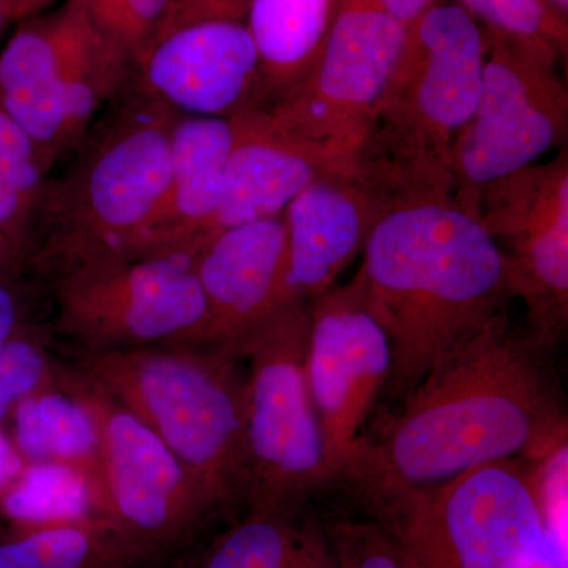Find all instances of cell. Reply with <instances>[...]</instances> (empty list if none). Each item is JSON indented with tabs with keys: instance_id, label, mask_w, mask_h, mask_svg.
Here are the masks:
<instances>
[{
	"instance_id": "25",
	"label": "cell",
	"mask_w": 568,
	"mask_h": 568,
	"mask_svg": "<svg viewBox=\"0 0 568 568\" xmlns=\"http://www.w3.org/2000/svg\"><path fill=\"white\" fill-rule=\"evenodd\" d=\"M484 31L511 39L540 41L567 58L568 24L548 0H458Z\"/></svg>"
},
{
	"instance_id": "14",
	"label": "cell",
	"mask_w": 568,
	"mask_h": 568,
	"mask_svg": "<svg viewBox=\"0 0 568 568\" xmlns=\"http://www.w3.org/2000/svg\"><path fill=\"white\" fill-rule=\"evenodd\" d=\"M134 67L144 91L182 115L231 118L253 104L260 82V54L245 21L171 29Z\"/></svg>"
},
{
	"instance_id": "4",
	"label": "cell",
	"mask_w": 568,
	"mask_h": 568,
	"mask_svg": "<svg viewBox=\"0 0 568 568\" xmlns=\"http://www.w3.org/2000/svg\"><path fill=\"white\" fill-rule=\"evenodd\" d=\"M82 379L170 448L222 514L244 506V368L234 351L152 346L84 353Z\"/></svg>"
},
{
	"instance_id": "19",
	"label": "cell",
	"mask_w": 568,
	"mask_h": 568,
	"mask_svg": "<svg viewBox=\"0 0 568 568\" xmlns=\"http://www.w3.org/2000/svg\"><path fill=\"white\" fill-rule=\"evenodd\" d=\"M233 142V119L178 114L166 200L140 256L182 254L193 260L200 252L219 211Z\"/></svg>"
},
{
	"instance_id": "13",
	"label": "cell",
	"mask_w": 568,
	"mask_h": 568,
	"mask_svg": "<svg viewBox=\"0 0 568 568\" xmlns=\"http://www.w3.org/2000/svg\"><path fill=\"white\" fill-rule=\"evenodd\" d=\"M305 372L335 481L387 387L392 347L357 280L310 302Z\"/></svg>"
},
{
	"instance_id": "1",
	"label": "cell",
	"mask_w": 568,
	"mask_h": 568,
	"mask_svg": "<svg viewBox=\"0 0 568 568\" xmlns=\"http://www.w3.org/2000/svg\"><path fill=\"white\" fill-rule=\"evenodd\" d=\"M547 353L500 316L403 398L383 435L357 440L336 481L369 514L473 467L551 457L566 440L567 418Z\"/></svg>"
},
{
	"instance_id": "26",
	"label": "cell",
	"mask_w": 568,
	"mask_h": 568,
	"mask_svg": "<svg viewBox=\"0 0 568 568\" xmlns=\"http://www.w3.org/2000/svg\"><path fill=\"white\" fill-rule=\"evenodd\" d=\"M104 39L136 63L162 28L173 0H84Z\"/></svg>"
},
{
	"instance_id": "11",
	"label": "cell",
	"mask_w": 568,
	"mask_h": 568,
	"mask_svg": "<svg viewBox=\"0 0 568 568\" xmlns=\"http://www.w3.org/2000/svg\"><path fill=\"white\" fill-rule=\"evenodd\" d=\"M406 31L379 0H339L313 69L261 108L287 132L354 164Z\"/></svg>"
},
{
	"instance_id": "32",
	"label": "cell",
	"mask_w": 568,
	"mask_h": 568,
	"mask_svg": "<svg viewBox=\"0 0 568 568\" xmlns=\"http://www.w3.org/2000/svg\"><path fill=\"white\" fill-rule=\"evenodd\" d=\"M379 3L394 20L407 29L436 6V0H379Z\"/></svg>"
},
{
	"instance_id": "31",
	"label": "cell",
	"mask_w": 568,
	"mask_h": 568,
	"mask_svg": "<svg viewBox=\"0 0 568 568\" xmlns=\"http://www.w3.org/2000/svg\"><path fill=\"white\" fill-rule=\"evenodd\" d=\"M33 220L36 213L31 205L0 174V237L21 244L31 231Z\"/></svg>"
},
{
	"instance_id": "7",
	"label": "cell",
	"mask_w": 568,
	"mask_h": 568,
	"mask_svg": "<svg viewBox=\"0 0 568 568\" xmlns=\"http://www.w3.org/2000/svg\"><path fill=\"white\" fill-rule=\"evenodd\" d=\"M308 305L286 302L233 347L244 369V508L302 507L335 484L305 372Z\"/></svg>"
},
{
	"instance_id": "18",
	"label": "cell",
	"mask_w": 568,
	"mask_h": 568,
	"mask_svg": "<svg viewBox=\"0 0 568 568\" xmlns=\"http://www.w3.org/2000/svg\"><path fill=\"white\" fill-rule=\"evenodd\" d=\"M392 212L353 170L317 179L283 213L290 250L291 297L306 304L335 286L364 253L377 223Z\"/></svg>"
},
{
	"instance_id": "21",
	"label": "cell",
	"mask_w": 568,
	"mask_h": 568,
	"mask_svg": "<svg viewBox=\"0 0 568 568\" xmlns=\"http://www.w3.org/2000/svg\"><path fill=\"white\" fill-rule=\"evenodd\" d=\"M338 0H248L245 24L260 54L253 104L265 106L315 65Z\"/></svg>"
},
{
	"instance_id": "36",
	"label": "cell",
	"mask_w": 568,
	"mask_h": 568,
	"mask_svg": "<svg viewBox=\"0 0 568 568\" xmlns=\"http://www.w3.org/2000/svg\"><path fill=\"white\" fill-rule=\"evenodd\" d=\"M556 10L559 11L562 17L567 18L568 14V0H548Z\"/></svg>"
},
{
	"instance_id": "34",
	"label": "cell",
	"mask_w": 568,
	"mask_h": 568,
	"mask_svg": "<svg viewBox=\"0 0 568 568\" xmlns=\"http://www.w3.org/2000/svg\"><path fill=\"white\" fill-rule=\"evenodd\" d=\"M17 321V302L6 287L0 286V347L10 342Z\"/></svg>"
},
{
	"instance_id": "33",
	"label": "cell",
	"mask_w": 568,
	"mask_h": 568,
	"mask_svg": "<svg viewBox=\"0 0 568 568\" xmlns=\"http://www.w3.org/2000/svg\"><path fill=\"white\" fill-rule=\"evenodd\" d=\"M26 465L17 446L0 433V496L20 477Z\"/></svg>"
},
{
	"instance_id": "30",
	"label": "cell",
	"mask_w": 568,
	"mask_h": 568,
	"mask_svg": "<svg viewBox=\"0 0 568 568\" xmlns=\"http://www.w3.org/2000/svg\"><path fill=\"white\" fill-rule=\"evenodd\" d=\"M246 9L248 0H173L170 13L155 39L171 29L197 21H245Z\"/></svg>"
},
{
	"instance_id": "12",
	"label": "cell",
	"mask_w": 568,
	"mask_h": 568,
	"mask_svg": "<svg viewBox=\"0 0 568 568\" xmlns=\"http://www.w3.org/2000/svg\"><path fill=\"white\" fill-rule=\"evenodd\" d=\"M474 216L506 254L511 295L528 306L530 339L551 349L568 323L567 152L489 183Z\"/></svg>"
},
{
	"instance_id": "29",
	"label": "cell",
	"mask_w": 568,
	"mask_h": 568,
	"mask_svg": "<svg viewBox=\"0 0 568 568\" xmlns=\"http://www.w3.org/2000/svg\"><path fill=\"white\" fill-rule=\"evenodd\" d=\"M50 365L41 347L13 339L0 347V422L26 396L47 387Z\"/></svg>"
},
{
	"instance_id": "17",
	"label": "cell",
	"mask_w": 568,
	"mask_h": 568,
	"mask_svg": "<svg viewBox=\"0 0 568 568\" xmlns=\"http://www.w3.org/2000/svg\"><path fill=\"white\" fill-rule=\"evenodd\" d=\"M207 302L209 347L233 349L256 325L293 301L283 215L230 227L193 256Z\"/></svg>"
},
{
	"instance_id": "9",
	"label": "cell",
	"mask_w": 568,
	"mask_h": 568,
	"mask_svg": "<svg viewBox=\"0 0 568 568\" xmlns=\"http://www.w3.org/2000/svg\"><path fill=\"white\" fill-rule=\"evenodd\" d=\"M58 272V325L84 353L209 347L211 317L192 257H97Z\"/></svg>"
},
{
	"instance_id": "39",
	"label": "cell",
	"mask_w": 568,
	"mask_h": 568,
	"mask_svg": "<svg viewBox=\"0 0 568 568\" xmlns=\"http://www.w3.org/2000/svg\"><path fill=\"white\" fill-rule=\"evenodd\" d=\"M338 2H339V0H338Z\"/></svg>"
},
{
	"instance_id": "15",
	"label": "cell",
	"mask_w": 568,
	"mask_h": 568,
	"mask_svg": "<svg viewBox=\"0 0 568 568\" xmlns=\"http://www.w3.org/2000/svg\"><path fill=\"white\" fill-rule=\"evenodd\" d=\"M108 43L84 0H63L29 18L0 51V106L31 134L50 170L62 156V97L70 73Z\"/></svg>"
},
{
	"instance_id": "23",
	"label": "cell",
	"mask_w": 568,
	"mask_h": 568,
	"mask_svg": "<svg viewBox=\"0 0 568 568\" xmlns=\"http://www.w3.org/2000/svg\"><path fill=\"white\" fill-rule=\"evenodd\" d=\"M0 568H141L99 517L21 528L0 538Z\"/></svg>"
},
{
	"instance_id": "38",
	"label": "cell",
	"mask_w": 568,
	"mask_h": 568,
	"mask_svg": "<svg viewBox=\"0 0 568 568\" xmlns=\"http://www.w3.org/2000/svg\"><path fill=\"white\" fill-rule=\"evenodd\" d=\"M0 239H2V237H0Z\"/></svg>"
},
{
	"instance_id": "28",
	"label": "cell",
	"mask_w": 568,
	"mask_h": 568,
	"mask_svg": "<svg viewBox=\"0 0 568 568\" xmlns=\"http://www.w3.org/2000/svg\"><path fill=\"white\" fill-rule=\"evenodd\" d=\"M48 171L50 168L31 134L0 106V174L31 205L36 219L50 181Z\"/></svg>"
},
{
	"instance_id": "8",
	"label": "cell",
	"mask_w": 568,
	"mask_h": 568,
	"mask_svg": "<svg viewBox=\"0 0 568 568\" xmlns=\"http://www.w3.org/2000/svg\"><path fill=\"white\" fill-rule=\"evenodd\" d=\"M69 386L99 425L97 517L140 567L192 548L222 511L173 452L125 407L81 376L71 377Z\"/></svg>"
},
{
	"instance_id": "16",
	"label": "cell",
	"mask_w": 568,
	"mask_h": 568,
	"mask_svg": "<svg viewBox=\"0 0 568 568\" xmlns=\"http://www.w3.org/2000/svg\"><path fill=\"white\" fill-rule=\"evenodd\" d=\"M231 119L233 149L205 244L230 227L283 215L291 201L317 179L354 168L349 160L287 132L257 104H248Z\"/></svg>"
},
{
	"instance_id": "22",
	"label": "cell",
	"mask_w": 568,
	"mask_h": 568,
	"mask_svg": "<svg viewBox=\"0 0 568 568\" xmlns=\"http://www.w3.org/2000/svg\"><path fill=\"white\" fill-rule=\"evenodd\" d=\"M69 390L43 387L13 407L14 446L28 465L58 463L91 477L99 473V425L84 399Z\"/></svg>"
},
{
	"instance_id": "20",
	"label": "cell",
	"mask_w": 568,
	"mask_h": 568,
	"mask_svg": "<svg viewBox=\"0 0 568 568\" xmlns=\"http://www.w3.org/2000/svg\"><path fill=\"white\" fill-rule=\"evenodd\" d=\"M189 568H336L325 521L302 507H248Z\"/></svg>"
},
{
	"instance_id": "35",
	"label": "cell",
	"mask_w": 568,
	"mask_h": 568,
	"mask_svg": "<svg viewBox=\"0 0 568 568\" xmlns=\"http://www.w3.org/2000/svg\"><path fill=\"white\" fill-rule=\"evenodd\" d=\"M9 20H26L50 9L54 0H0Z\"/></svg>"
},
{
	"instance_id": "6",
	"label": "cell",
	"mask_w": 568,
	"mask_h": 568,
	"mask_svg": "<svg viewBox=\"0 0 568 568\" xmlns=\"http://www.w3.org/2000/svg\"><path fill=\"white\" fill-rule=\"evenodd\" d=\"M503 459L369 511L413 568H538L549 530L534 467Z\"/></svg>"
},
{
	"instance_id": "24",
	"label": "cell",
	"mask_w": 568,
	"mask_h": 568,
	"mask_svg": "<svg viewBox=\"0 0 568 568\" xmlns=\"http://www.w3.org/2000/svg\"><path fill=\"white\" fill-rule=\"evenodd\" d=\"M0 497L3 514L20 528L97 517L91 477L58 463L26 465Z\"/></svg>"
},
{
	"instance_id": "10",
	"label": "cell",
	"mask_w": 568,
	"mask_h": 568,
	"mask_svg": "<svg viewBox=\"0 0 568 568\" xmlns=\"http://www.w3.org/2000/svg\"><path fill=\"white\" fill-rule=\"evenodd\" d=\"M484 33L487 61L480 97L454 149V203L473 215L489 183L558 148L568 125L562 55L540 41Z\"/></svg>"
},
{
	"instance_id": "5",
	"label": "cell",
	"mask_w": 568,
	"mask_h": 568,
	"mask_svg": "<svg viewBox=\"0 0 568 568\" xmlns=\"http://www.w3.org/2000/svg\"><path fill=\"white\" fill-rule=\"evenodd\" d=\"M178 112L149 95L126 103L48 181L37 219L61 271L97 257L140 256L166 200Z\"/></svg>"
},
{
	"instance_id": "27",
	"label": "cell",
	"mask_w": 568,
	"mask_h": 568,
	"mask_svg": "<svg viewBox=\"0 0 568 568\" xmlns=\"http://www.w3.org/2000/svg\"><path fill=\"white\" fill-rule=\"evenodd\" d=\"M336 568H413L392 534L373 518L325 521Z\"/></svg>"
},
{
	"instance_id": "3",
	"label": "cell",
	"mask_w": 568,
	"mask_h": 568,
	"mask_svg": "<svg viewBox=\"0 0 568 568\" xmlns=\"http://www.w3.org/2000/svg\"><path fill=\"white\" fill-rule=\"evenodd\" d=\"M487 61L484 29L458 3H436L407 28L354 173L392 211L454 203V149L476 111Z\"/></svg>"
},
{
	"instance_id": "2",
	"label": "cell",
	"mask_w": 568,
	"mask_h": 568,
	"mask_svg": "<svg viewBox=\"0 0 568 568\" xmlns=\"http://www.w3.org/2000/svg\"><path fill=\"white\" fill-rule=\"evenodd\" d=\"M392 347L386 390L405 398L448 354L507 315L506 254L455 203L388 212L354 275Z\"/></svg>"
},
{
	"instance_id": "37",
	"label": "cell",
	"mask_w": 568,
	"mask_h": 568,
	"mask_svg": "<svg viewBox=\"0 0 568 568\" xmlns=\"http://www.w3.org/2000/svg\"><path fill=\"white\" fill-rule=\"evenodd\" d=\"M6 20H9V18H7L6 11H3L2 3H0V31H2V26L3 22H6Z\"/></svg>"
}]
</instances>
